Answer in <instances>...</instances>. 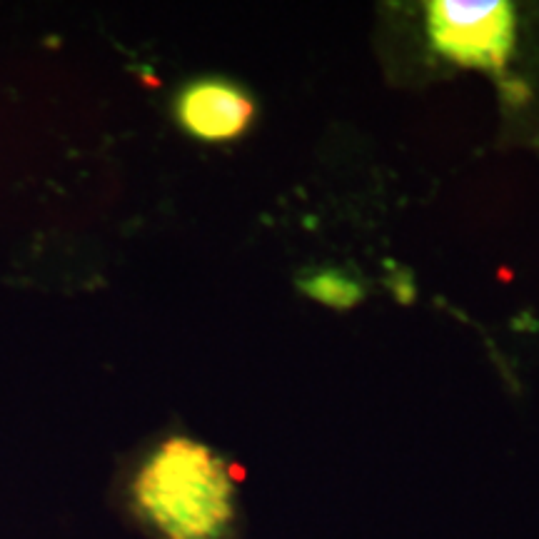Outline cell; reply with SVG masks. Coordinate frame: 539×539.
Wrapping results in <instances>:
<instances>
[{
    "mask_svg": "<svg viewBox=\"0 0 539 539\" xmlns=\"http://www.w3.org/2000/svg\"><path fill=\"white\" fill-rule=\"evenodd\" d=\"M427 35L445 61L500 72L514 50L517 15L502 0H435L427 3Z\"/></svg>",
    "mask_w": 539,
    "mask_h": 539,
    "instance_id": "7a4b0ae2",
    "label": "cell"
},
{
    "mask_svg": "<svg viewBox=\"0 0 539 539\" xmlns=\"http://www.w3.org/2000/svg\"><path fill=\"white\" fill-rule=\"evenodd\" d=\"M300 292H305L315 303L327 305L332 310H353L364 300V282L357 272L345 267H310L298 277Z\"/></svg>",
    "mask_w": 539,
    "mask_h": 539,
    "instance_id": "277c9868",
    "label": "cell"
},
{
    "mask_svg": "<svg viewBox=\"0 0 539 539\" xmlns=\"http://www.w3.org/2000/svg\"><path fill=\"white\" fill-rule=\"evenodd\" d=\"M125 505L153 539H227L237 509L235 479L217 450L170 432L130 469Z\"/></svg>",
    "mask_w": 539,
    "mask_h": 539,
    "instance_id": "6da1fadb",
    "label": "cell"
},
{
    "mask_svg": "<svg viewBox=\"0 0 539 539\" xmlns=\"http://www.w3.org/2000/svg\"><path fill=\"white\" fill-rule=\"evenodd\" d=\"M175 120L190 138L230 143L242 138L255 120V100L227 77H198L175 95Z\"/></svg>",
    "mask_w": 539,
    "mask_h": 539,
    "instance_id": "3957f363",
    "label": "cell"
}]
</instances>
